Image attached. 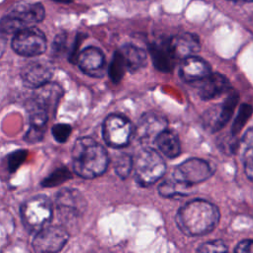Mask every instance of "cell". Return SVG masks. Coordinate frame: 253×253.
I'll return each mask as SVG.
<instances>
[{
  "mask_svg": "<svg viewBox=\"0 0 253 253\" xmlns=\"http://www.w3.org/2000/svg\"><path fill=\"white\" fill-rule=\"evenodd\" d=\"M253 113V108L251 105L249 104H242L238 114L233 122L232 125V128H231V134L233 135H237L241 129L243 128V126H245V124L248 122L249 118L252 116Z\"/></svg>",
  "mask_w": 253,
  "mask_h": 253,
  "instance_id": "24",
  "label": "cell"
},
{
  "mask_svg": "<svg viewBox=\"0 0 253 253\" xmlns=\"http://www.w3.org/2000/svg\"><path fill=\"white\" fill-rule=\"evenodd\" d=\"M72 168L81 178L93 179L101 176L109 164L106 149L91 137H80L73 144Z\"/></svg>",
  "mask_w": 253,
  "mask_h": 253,
  "instance_id": "2",
  "label": "cell"
},
{
  "mask_svg": "<svg viewBox=\"0 0 253 253\" xmlns=\"http://www.w3.org/2000/svg\"><path fill=\"white\" fill-rule=\"evenodd\" d=\"M132 166H133L132 158L128 154L123 153L118 157L115 163V171L120 178L125 179L129 175L132 169Z\"/></svg>",
  "mask_w": 253,
  "mask_h": 253,
  "instance_id": "25",
  "label": "cell"
},
{
  "mask_svg": "<svg viewBox=\"0 0 253 253\" xmlns=\"http://www.w3.org/2000/svg\"><path fill=\"white\" fill-rule=\"evenodd\" d=\"M219 211L209 201L196 199L179 209L176 214L178 227L187 235L198 236L211 232L217 225Z\"/></svg>",
  "mask_w": 253,
  "mask_h": 253,
  "instance_id": "1",
  "label": "cell"
},
{
  "mask_svg": "<svg viewBox=\"0 0 253 253\" xmlns=\"http://www.w3.org/2000/svg\"><path fill=\"white\" fill-rule=\"evenodd\" d=\"M192 186H188L177 180H167L161 183L158 187V193L164 198L184 197L191 193Z\"/></svg>",
  "mask_w": 253,
  "mask_h": 253,
  "instance_id": "22",
  "label": "cell"
},
{
  "mask_svg": "<svg viewBox=\"0 0 253 253\" xmlns=\"http://www.w3.org/2000/svg\"><path fill=\"white\" fill-rule=\"evenodd\" d=\"M55 2H58V3H70L72 2V0H53Z\"/></svg>",
  "mask_w": 253,
  "mask_h": 253,
  "instance_id": "36",
  "label": "cell"
},
{
  "mask_svg": "<svg viewBox=\"0 0 253 253\" xmlns=\"http://www.w3.org/2000/svg\"><path fill=\"white\" fill-rule=\"evenodd\" d=\"M120 51L124 57L127 71L136 72L146 65V53L142 48L127 43L123 45Z\"/></svg>",
  "mask_w": 253,
  "mask_h": 253,
  "instance_id": "19",
  "label": "cell"
},
{
  "mask_svg": "<svg viewBox=\"0 0 253 253\" xmlns=\"http://www.w3.org/2000/svg\"><path fill=\"white\" fill-rule=\"evenodd\" d=\"M126 70V62L124 60V57L120 51V49H118L114 55H113V59L110 63L109 66V77L111 78V80L114 83H119L122 78L125 75V72Z\"/></svg>",
  "mask_w": 253,
  "mask_h": 253,
  "instance_id": "23",
  "label": "cell"
},
{
  "mask_svg": "<svg viewBox=\"0 0 253 253\" xmlns=\"http://www.w3.org/2000/svg\"><path fill=\"white\" fill-rule=\"evenodd\" d=\"M55 205L61 214L71 217L78 216L86 208L84 197L75 189H63L58 192L55 198Z\"/></svg>",
  "mask_w": 253,
  "mask_h": 253,
  "instance_id": "14",
  "label": "cell"
},
{
  "mask_svg": "<svg viewBox=\"0 0 253 253\" xmlns=\"http://www.w3.org/2000/svg\"><path fill=\"white\" fill-rule=\"evenodd\" d=\"M53 212L52 204L43 195L28 199L21 207L23 225L29 232H38L51 219Z\"/></svg>",
  "mask_w": 253,
  "mask_h": 253,
  "instance_id": "5",
  "label": "cell"
},
{
  "mask_svg": "<svg viewBox=\"0 0 253 253\" xmlns=\"http://www.w3.org/2000/svg\"><path fill=\"white\" fill-rule=\"evenodd\" d=\"M234 251L237 253H253V240L244 239L240 241L236 245Z\"/></svg>",
  "mask_w": 253,
  "mask_h": 253,
  "instance_id": "33",
  "label": "cell"
},
{
  "mask_svg": "<svg viewBox=\"0 0 253 253\" xmlns=\"http://www.w3.org/2000/svg\"><path fill=\"white\" fill-rule=\"evenodd\" d=\"M168 123L164 116L156 112L143 114L137 122L133 130L138 141L146 146L154 143L157 135L167 128Z\"/></svg>",
  "mask_w": 253,
  "mask_h": 253,
  "instance_id": "10",
  "label": "cell"
},
{
  "mask_svg": "<svg viewBox=\"0 0 253 253\" xmlns=\"http://www.w3.org/2000/svg\"><path fill=\"white\" fill-rule=\"evenodd\" d=\"M62 95V88L58 84L49 81L35 89V92L32 98L28 101L27 106L44 111L48 115L50 113L53 114Z\"/></svg>",
  "mask_w": 253,
  "mask_h": 253,
  "instance_id": "11",
  "label": "cell"
},
{
  "mask_svg": "<svg viewBox=\"0 0 253 253\" xmlns=\"http://www.w3.org/2000/svg\"><path fill=\"white\" fill-rule=\"evenodd\" d=\"M243 165L246 176L253 182V147H246L243 155Z\"/></svg>",
  "mask_w": 253,
  "mask_h": 253,
  "instance_id": "31",
  "label": "cell"
},
{
  "mask_svg": "<svg viewBox=\"0 0 253 253\" xmlns=\"http://www.w3.org/2000/svg\"><path fill=\"white\" fill-rule=\"evenodd\" d=\"M66 42H67V35L66 34L62 33V34L57 35L53 41L52 50L55 53L64 52L66 49Z\"/></svg>",
  "mask_w": 253,
  "mask_h": 253,
  "instance_id": "32",
  "label": "cell"
},
{
  "mask_svg": "<svg viewBox=\"0 0 253 253\" xmlns=\"http://www.w3.org/2000/svg\"><path fill=\"white\" fill-rule=\"evenodd\" d=\"M53 67L46 61L28 62L21 70V78L24 85L28 88H38L50 81Z\"/></svg>",
  "mask_w": 253,
  "mask_h": 253,
  "instance_id": "12",
  "label": "cell"
},
{
  "mask_svg": "<svg viewBox=\"0 0 253 253\" xmlns=\"http://www.w3.org/2000/svg\"><path fill=\"white\" fill-rule=\"evenodd\" d=\"M70 173L66 168H60L51 173L47 178L42 181V186L44 187H53L61 184L70 178Z\"/></svg>",
  "mask_w": 253,
  "mask_h": 253,
  "instance_id": "26",
  "label": "cell"
},
{
  "mask_svg": "<svg viewBox=\"0 0 253 253\" xmlns=\"http://www.w3.org/2000/svg\"><path fill=\"white\" fill-rule=\"evenodd\" d=\"M242 142L246 145V147H253V127L249 128L245 132L242 138Z\"/></svg>",
  "mask_w": 253,
  "mask_h": 253,
  "instance_id": "34",
  "label": "cell"
},
{
  "mask_svg": "<svg viewBox=\"0 0 253 253\" xmlns=\"http://www.w3.org/2000/svg\"><path fill=\"white\" fill-rule=\"evenodd\" d=\"M69 238L67 230L60 225L43 226L33 239V249L38 253L60 251Z\"/></svg>",
  "mask_w": 253,
  "mask_h": 253,
  "instance_id": "8",
  "label": "cell"
},
{
  "mask_svg": "<svg viewBox=\"0 0 253 253\" xmlns=\"http://www.w3.org/2000/svg\"><path fill=\"white\" fill-rule=\"evenodd\" d=\"M71 130H72V127L67 124H56L52 126L51 133L53 138L57 142L64 143L68 139L71 133Z\"/></svg>",
  "mask_w": 253,
  "mask_h": 253,
  "instance_id": "27",
  "label": "cell"
},
{
  "mask_svg": "<svg viewBox=\"0 0 253 253\" xmlns=\"http://www.w3.org/2000/svg\"><path fill=\"white\" fill-rule=\"evenodd\" d=\"M6 44H7V41H6L5 35L0 33V57L3 55V53L6 49Z\"/></svg>",
  "mask_w": 253,
  "mask_h": 253,
  "instance_id": "35",
  "label": "cell"
},
{
  "mask_svg": "<svg viewBox=\"0 0 253 253\" xmlns=\"http://www.w3.org/2000/svg\"><path fill=\"white\" fill-rule=\"evenodd\" d=\"M44 131H45L44 127H38V126H30V128L28 129L26 135L24 136V139L29 143H36L42 139Z\"/></svg>",
  "mask_w": 253,
  "mask_h": 253,
  "instance_id": "30",
  "label": "cell"
},
{
  "mask_svg": "<svg viewBox=\"0 0 253 253\" xmlns=\"http://www.w3.org/2000/svg\"><path fill=\"white\" fill-rule=\"evenodd\" d=\"M27 155H28V152L26 150L20 149L12 152L8 156V169L10 173L15 172L19 168V166L26 160Z\"/></svg>",
  "mask_w": 253,
  "mask_h": 253,
  "instance_id": "28",
  "label": "cell"
},
{
  "mask_svg": "<svg viewBox=\"0 0 253 253\" xmlns=\"http://www.w3.org/2000/svg\"><path fill=\"white\" fill-rule=\"evenodd\" d=\"M134 177L141 186H149L157 182L166 171V163L155 149L146 146L138 152L133 162Z\"/></svg>",
  "mask_w": 253,
  "mask_h": 253,
  "instance_id": "4",
  "label": "cell"
},
{
  "mask_svg": "<svg viewBox=\"0 0 253 253\" xmlns=\"http://www.w3.org/2000/svg\"><path fill=\"white\" fill-rule=\"evenodd\" d=\"M213 173L211 164L201 158H190L180 165L174 171V179L178 182L193 186L208 180Z\"/></svg>",
  "mask_w": 253,
  "mask_h": 253,
  "instance_id": "9",
  "label": "cell"
},
{
  "mask_svg": "<svg viewBox=\"0 0 253 253\" xmlns=\"http://www.w3.org/2000/svg\"><path fill=\"white\" fill-rule=\"evenodd\" d=\"M154 143L159 151L168 158H175L181 152V144L178 136L167 128L157 135Z\"/></svg>",
  "mask_w": 253,
  "mask_h": 253,
  "instance_id": "21",
  "label": "cell"
},
{
  "mask_svg": "<svg viewBox=\"0 0 253 253\" xmlns=\"http://www.w3.org/2000/svg\"><path fill=\"white\" fill-rule=\"evenodd\" d=\"M168 41L177 60H182L189 56L195 55L201 49L200 39L191 33L176 35Z\"/></svg>",
  "mask_w": 253,
  "mask_h": 253,
  "instance_id": "16",
  "label": "cell"
},
{
  "mask_svg": "<svg viewBox=\"0 0 253 253\" xmlns=\"http://www.w3.org/2000/svg\"><path fill=\"white\" fill-rule=\"evenodd\" d=\"M11 46L16 53L22 56H38L46 49V38L42 30L32 26L16 33Z\"/></svg>",
  "mask_w": 253,
  "mask_h": 253,
  "instance_id": "6",
  "label": "cell"
},
{
  "mask_svg": "<svg viewBox=\"0 0 253 253\" xmlns=\"http://www.w3.org/2000/svg\"><path fill=\"white\" fill-rule=\"evenodd\" d=\"M133 130L130 122L120 115L108 116L105 119L102 127L105 142L114 148L126 146L129 143Z\"/></svg>",
  "mask_w": 253,
  "mask_h": 253,
  "instance_id": "7",
  "label": "cell"
},
{
  "mask_svg": "<svg viewBox=\"0 0 253 253\" xmlns=\"http://www.w3.org/2000/svg\"><path fill=\"white\" fill-rule=\"evenodd\" d=\"M198 252L202 253H211V252H226L227 246L226 244L218 239V240H212L208 241L206 243H203L200 245V247L197 249Z\"/></svg>",
  "mask_w": 253,
  "mask_h": 253,
  "instance_id": "29",
  "label": "cell"
},
{
  "mask_svg": "<svg viewBox=\"0 0 253 253\" xmlns=\"http://www.w3.org/2000/svg\"><path fill=\"white\" fill-rule=\"evenodd\" d=\"M239 101V96L238 93L235 91H232L231 89L229 90V93L224 100V102L219 106L218 108V115H216L215 120L213 121L211 125L212 131H217L221 129L231 119L234 109Z\"/></svg>",
  "mask_w": 253,
  "mask_h": 253,
  "instance_id": "20",
  "label": "cell"
},
{
  "mask_svg": "<svg viewBox=\"0 0 253 253\" xmlns=\"http://www.w3.org/2000/svg\"><path fill=\"white\" fill-rule=\"evenodd\" d=\"M241 1H244V2H253V0H241Z\"/></svg>",
  "mask_w": 253,
  "mask_h": 253,
  "instance_id": "37",
  "label": "cell"
},
{
  "mask_svg": "<svg viewBox=\"0 0 253 253\" xmlns=\"http://www.w3.org/2000/svg\"><path fill=\"white\" fill-rule=\"evenodd\" d=\"M44 16V7L40 2L17 4L0 19V33L3 35H15L25 28L41 23Z\"/></svg>",
  "mask_w": 253,
  "mask_h": 253,
  "instance_id": "3",
  "label": "cell"
},
{
  "mask_svg": "<svg viewBox=\"0 0 253 253\" xmlns=\"http://www.w3.org/2000/svg\"><path fill=\"white\" fill-rule=\"evenodd\" d=\"M76 62L83 73L88 76L100 78L105 74V56L101 49L95 46H88L81 50Z\"/></svg>",
  "mask_w": 253,
  "mask_h": 253,
  "instance_id": "13",
  "label": "cell"
},
{
  "mask_svg": "<svg viewBox=\"0 0 253 253\" xmlns=\"http://www.w3.org/2000/svg\"><path fill=\"white\" fill-rule=\"evenodd\" d=\"M179 73L186 82H197L211 73V66L201 57L196 55L189 56L181 60Z\"/></svg>",
  "mask_w": 253,
  "mask_h": 253,
  "instance_id": "17",
  "label": "cell"
},
{
  "mask_svg": "<svg viewBox=\"0 0 253 253\" xmlns=\"http://www.w3.org/2000/svg\"><path fill=\"white\" fill-rule=\"evenodd\" d=\"M149 52L155 68L162 72H170L177 61L168 40L153 42L149 45Z\"/></svg>",
  "mask_w": 253,
  "mask_h": 253,
  "instance_id": "18",
  "label": "cell"
},
{
  "mask_svg": "<svg viewBox=\"0 0 253 253\" xmlns=\"http://www.w3.org/2000/svg\"><path fill=\"white\" fill-rule=\"evenodd\" d=\"M198 94L203 100H211L217 96L228 92L230 83L225 76L220 73H210L205 78L195 82Z\"/></svg>",
  "mask_w": 253,
  "mask_h": 253,
  "instance_id": "15",
  "label": "cell"
}]
</instances>
